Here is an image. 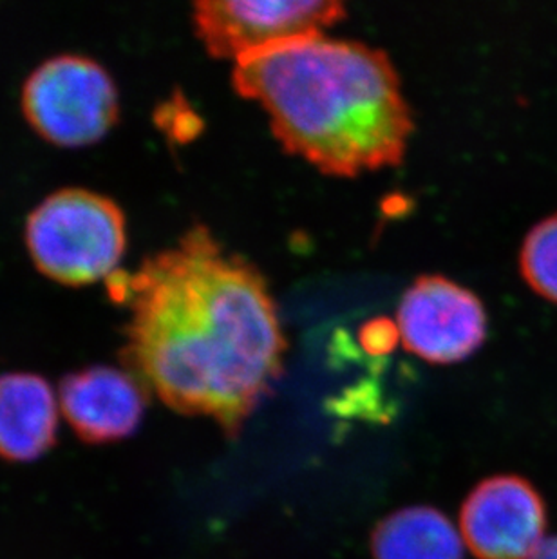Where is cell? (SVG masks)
<instances>
[{
	"label": "cell",
	"instance_id": "obj_7",
	"mask_svg": "<svg viewBox=\"0 0 557 559\" xmlns=\"http://www.w3.org/2000/svg\"><path fill=\"white\" fill-rule=\"evenodd\" d=\"M460 527L478 559H532L547 539V503L523 476H490L463 501Z\"/></svg>",
	"mask_w": 557,
	"mask_h": 559
},
{
	"label": "cell",
	"instance_id": "obj_8",
	"mask_svg": "<svg viewBox=\"0 0 557 559\" xmlns=\"http://www.w3.org/2000/svg\"><path fill=\"white\" fill-rule=\"evenodd\" d=\"M58 402L69 428L91 445L121 442L145 417L149 390L137 374L115 366H87L66 374Z\"/></svg>",
	"mask_w": 557,
	"mask_h": 559
},
{
	"label": "cell",
	"instance_id": "obj_9",
	"mask_svg": "<svg viewBox=\"0 0 557 559\" xmlns=\"http://www.w3.org/2000/svg\"><path fill=\"white\" fill-rule=\"evenodd\" d=\"M60 402L43 374H0V460L29 464L55 448Z\"/></svg>",
	"mask_w": 557,
	"mask_h": 559
},
{
	"label": "cell",
	"instance_id": "obj_6",
	"mask_svg": "<svg viewBox=\"0 0 557 559\" xmlns=\"http://www.w3.org/2000/svg\"><path fill=\"white\" fill-rule=\"evenodd\" d=\"M405 349L432 365L460 362L487 337L484 302L443 275H422L405 292L396 313Z\"/></svg>",
	"mask_w": 557,
	"mask_h": 559
},
{
	"label": "cell",
	"instance_id": "obj_3",
	"mask_svg": "<svg viewBox=\"0 0 557 559\" xmlns=\"http://www.w3.org/2000/svg\"><path fill=\"white\" fill-rule=\"evenodd\" d=\"M26 249L35 269L63 286H87L118 274L127 250L121 206L95 190H55L27 216Z\"/></svg>",
	"mask_w": 557,
	"mask_h": 559
},
{
	"label": "cell",
	"instance_id": "obj_5",
	"mask_svg": "<svg viewBox=\"0 0 557 559\" xmlns=\"http://www.w3.org/2000/svg\"><path fill=\"white\" fill-rule=\"evenodd\" d=\"M346 16L335 0H203L194 4V26L206 51L217 59L241 60L300 38L324 35Z\"/></svg>",
	"mask_w": 557,
	"mask_h": 559
},
{
	"label": "cell",
	"instance_id": "obj_2",
	"mask_svg": "<svg viewBox=\"0 0 557 559\" xmlns=\"http://www.w3.org/2000/svg\"><path fill=\"white\" fill-rule=\"evenodd\" d=\"M232 82L263 107L283 147L324 175L357 176L404 158L413 117L382 49L300 38L237 60Z\"/></svg>",
	"mask_w": 557,
	"mask_h": 559
},
{
	"label": "cell",
	"instance_id": "obj_12",
	"mask_svg": "<svg viewBox=\"0 0 557 559\" xmlns=\"http://www.w3.org/2000/svg\"><path fill=\"white\" fill-rule=\"evenodd\" d=\"M532 559H557V536L545 539Z\"/></svg>",
	"mask_w": 557,
	"mask_h": 559
},
{
	"label": "cell",
	"instance_id": "obj_10",
	"mask_svg": "<svg viewBox=\"0 0 557 559\" xmlns=\"http://www.w3.org/2000/svg\"><path fill=\"white\" fill-rule=\"evenodd\" d=\"M374 559H463L451 520L435 507H405L380 520L371 533Z\"/></svg>",
	"mask_w": 557,
	"mask_h": 559
},
{
	"label": "cell",
	"instance_id": "obj_11",
	"mask_svg": "<svg viewBox=\"0 0 557 559\" xmlns=\"http://www.w3.org/2000/svg\"><path fill=\"white\" fill-rule=\"evenodd\" d=\"M520 270L531 290L557 305V214L545 217L526 234Z\"/></svg>",
	"mask_w": 557,
	"mask_h": 559
},
{
	"label": "cell",
	"instance_id": "obj_4",
	"mask_svg": "<svg viewBox=\"0 0 557 559\" xmlns=\"http://www.w3.org/2000/svg\"><path fill=\"white\" fill-rule=\"evenodd\" d=\"M22 115L38 136L63 148L100 142L120 117L115 80L84 55H58L22 85Z\"/></svg>",
	"mask_w": 557,
	"mask_h": 559
},
{
	"label": "cell",
	"instance_id": "obj_1",
	"mask_svg": "<svg viewBox=\"0 0 557 559\" xmlns=\"http://www.w3.org/2000/svg\"><path fill=\"white\" fill-rule=\"evenodd\" d=\"M111 290L129 308L121 359L165 406L236 437L283 373L286 338L256 264L195 225Z\"/></svg>",
	"mask_w": 557,
	"mask_h": 559
}]
</instances>
